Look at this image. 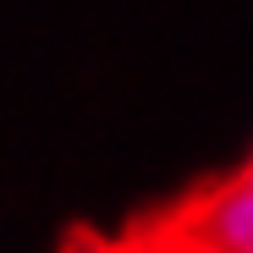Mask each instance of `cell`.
Segmentation results:
<instances>
[{
	"label": "cell",
	"instance_id": "cell-1",
	"mask_svg": "<svg viewBox=\"0 0 253 253\" xmlns=\"http://www.w3.org/2000/svg\"><path fill=\"white\" fill-rule=\"evenodd\" d=\"M187 231L220 253H253V160L193 204Z\"/></svg>",
	"mask_w": 253,
	"mask_h": 253
},
{
	"label": "cell",
	"instance_id": "cell-2",
	"mask_svg": "<svg viewBox=\"0 0 253 253\" xmlns=\"http://www.w3.org/2000/svg\"><path fill=\"white\" fill-rule=\"evenodd\" d=\"M143 253H220V248H209L204 237H193V231L182 226V231H171V237H160V242H149Z\"/></svg>",
	"mask_w": 253,
	"mask_h": 253
},
{
	"label": "cell",
	"instance_id": "cell-3",
	"mask_svg": "<svg viewBox=\"0 0 253 253\" xmlns=\"http://www.w3.org/2000/svg\"><path fill=\"white\" fill-rule=\"evenodd\" d=\"M138 253H143V248H138Z\"/></svg>",
	"mask_w": 253,
	"mask_h": 253
}]
</instances>
